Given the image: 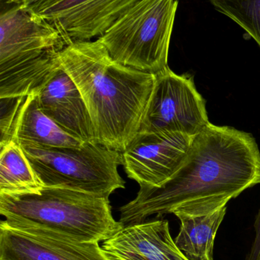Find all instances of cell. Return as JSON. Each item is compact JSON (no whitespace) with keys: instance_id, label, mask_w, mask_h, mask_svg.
Instances as JSON below:
<instances>
[{"instance_id":"6da1fadb","label":"cell","mask_w":260,"mask_h":260,"mask_svg":"<svg viewBox=\"0 0 260 260\" xmlns=\"http://www.w3.org/2000/svg\"><path fill=\"white\" fill-rule=\"evenodd\" d=\"M260 183V151L253 135L209 123L194 137L185 165L162 186H140L120 208L123 226L172 213L199 215L227 206Z\"/></svg>"},{"instance_id":"7a4b0ae2","label":"cell","mask_w":260,"mask_h":260,"mask_svg":"<svg viewBox=\"0 0 260 260\" xmlns=\"http://www.w3.org/2000/svg\"><path fill=\"white\" fill-rule=\"evenodd\" d=\"M60 59L83 98L98 143L125 151L140 129L155 74L116 62L99 39L68 44Z\"/></svg>"},{"instance_id":"3957f363","label":"cell","mask_w":260,"mask_h":260,"mask_svg":"<svg viewBox=\"0 0 260 260\" xmlns=\"http://www.w3.org/2000/svg\"><path fill=\"white\" fill-rule=\"evenodd\" d=\"M0 214L11 227L80 243L106 241L124 227L109 199L67 188L0 193Z\"/></svg>"},{"instance_id":"277c9868","label":"cell","mask_w":260,"mask_h":260,"mask_svg":"<svg viewBox=\"0 0 260 260\" xmlns=\"http://www.w3.org/2000/svg\"><path fill=\"white\" fill-rule=\"evenodd\" d=\"M67 46L42 15L15 5L0 16V88L9 95L38 92L61 67Z\"/></svg>"},{"instance_id":"5b68a950","label":"cell","mask_w":260,"mask_h":260,"mask_svg":"<svg viewBox=\"0 0 260 260\" xmlns=\"http://www.w3.org/2000/svg\"><path fill=\"white\" fill-rule=\"evenodd\" d=\"M44 186L67 188L109 198L125 188L121 152L99 143L47 148L19 145Z\"/></svg>"},{"instance_id":"8992f818","label":"cell","mask_w":260,"mask_h":260,"mask_svg":"<svg viewBox=\"0 0 260 260\" xmlns=\"http://www.w3.org/2000/svg\"><path fill=\"white\" fill-rule=\"evenodd\" d=\"M177 0H143L100 38L116 62L157 74L168 67Z\"/></svg>"},{"instance_id":"52a82bcc","label":"cell","mask_w":260,"mask_h":260,"mask_svg":"<svg viewBox=\"0 0 260 260\" xmlns=\"http://www.w3.org/2000/svg\"><path fill=\"white\" fill-rule=\"evenodd\" d=\"M210 123L206 100L193 76L178 75L169 67L155 74V82L138 132H181L195 136Z\"/></svg>"},{"instance_id":"ba28073f","label":"cell","mask_w":260,"mask_h":260,"mask_svg":"<svg viewBox=\"0 0 260 260\" xmlns=\"http://www.w3.org/2000/svg\"><path fill=\"white\" fill-rule=\"evenodd\" d=\"M194 137L181 132H138L121 152L127 175L140 186H162L186 163Z\"/></svg>"},{"instance_id":"9c48e42d","label":"cell","mask_w":260,"mask_h":260,"mask_svg":"<svg viewBox=\"0 0 260 260\" xmlns=\"http://www.w3.org/2000/svg\"><path fill=\"white\" fill-rule=\"evenodd\" d=\"M0 260H111L99 243H80L0 223Z\"/></svg>"},{"instance_id":"30bf717a","label":"cell","mask_w":260,"mask_h":260,"mask_svg":"<svg viewBox=\"0 0 260 260\" xmlns=\"http://www.w3.org/2000/svg\"><path fill=\"white\" fill-rule=\"evenodd\" d=\"M35 95L41 111L66 133L84 143H98L83 98L62 66Z\"/></svg>"},{"instance_id":"8fae6325","label":"cell","mask_w":260,"mask_h":260,"mask_svg":"<svg viewBox=\"0 0 260 260\" xmlns=\"http://www.w3.org/2000/svg\"><path fill=\"white\" fill-rule=\"evenodd\" d=\"M102 248L111 260H189L172 239L166 220L124 226Z\"/></svg>"},{"instance_id":"7c38bea8","label":"cell","mask_w":260,"mask_h":260,"mask_svg":"<svg viewBox=\"0 0 260 260\" xmlns=\"http://www.w3.org/2000/svg\"><path fill=\"white\" fill-rule=\"evenodd\" d=\"M143 0H89L50 16H43L59 30L67 45L100 38Z\"/></svg>"},{"instance_id":"4fadbf2b","label":"cell","mask_w":260,"mask_h":260,"mask_svg":"<svg viewBox=\"0 0 260 260\" xmlns=\"http://www.w3.org/2000/svg\"><path fill=\"white\" fill-rule=\"evenodd\" d=\"M12 141L47 148L79 146L84 142L70 136L40 108L36 95L25 98L14 125Z\"/></svg>"},{"instance_id":"5bb4252c","label":"cell","mask_w":260,"mask_h":260,"mask_svg":"<svg viewBox=\"0 0 260 260\" xmlns=\"http://www.w3.org/2000/svg\"><path fill=\"white\" fill-rule=\"evenodd\" d=\"M227 206L212 213L175 215L181 222L176 244L189 260H213L214 244Z\"/></svg>"},{"instance_id":"9a60e30c","label":"cell","mask_w":260,"mask_h":260,"mask_svg":"<svg viewBox=\"0 0 260 260\" xmlns=\"http://www.w3.org/2000/svg\"><path fill=\"white\" fill-rule=\"evenodd\" d=\"M0 148V193L39 192L44 186L22 148L12 141Z\"/></svg>"},{"instance_id":"2e32d148","label":"cell","mask_w":260,"mask_h":260,"mask_svg":"<svg viewBox=\"0 0 260 260\" xmlns=\"http://www.w3.org/2000/svg\"><path fill=\"white\" fill-rule=\"evenodd\" d=\"M218 12L242 27L260 47V0H210Z\"/></svg>"},{"instance_id":"e0dca14e","label":"cell","mask_w":260,"mask_h":260,"mask_svg":"<svg viewBox=\"0 0 260 260\" xmlns=\"http://www.w3.org/2000/svg\"><path fill=\"white\" fill-rule=\"evenodd\" d=\"M26 97L6 98L1 100V118H0V129L1 139L0 147L12 142V133L15 119L21 104Z\"/></svg>"},{"instance_id":"ac0fdd59","label":"cell","mask_w":260,"mask_h":260,"mask_svg":"<svg viewBox=\"0 0 260 260\" xmlns=\"http://www.w3.org/2000/svg\"><path fill=\"white\" fill-rule=\"evenodd\" d=\"M64 0H24L21 4L32 12L40 14Z\"/></svg>"},{"instance_id":"d6986e66","label":"cell","mask_w":260,"mask_h":260,"mask_svg":"<svg viewBox=\"0 0 260 260\" xmlns=\"http://www.w3.org/2000/svg\"><path fill=\"white\" fill-rule=\"evenodd\" d=\"M256 237L250 253L246 260H260V209L255 222Z\"/></svg>"},{"instance_id":"ffe728a7","label":"cell","mask_w":260,"mask_h":260,"mask_svg":"<svg viewBox=\"0 0 260 260\" xmlns=\"http://www.w3.org/2000/svg\"><path fill=\"white\" fill-rule=\"evenodd\" d=\"M24 2V0H8V3L12 4L20 5Z\"/></svg>"}]
</instances>
